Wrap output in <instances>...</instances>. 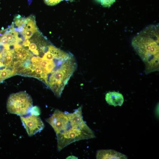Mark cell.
I'll return each instance as SVG.
<instances>
[{
  "instance_id": "cell-1",
  "label": "cell",
  "mask_w": 159,
  "mask_h": 159,
  "mask_svg": "<svg viewBox=\"0 0 159 159\" xmlns=\"http://www.w3.org/2000/svg\"><path fill=\"white\" fill-rule=\"evenodd\" d=\"M46 120L56 133L59 151L76 141L95 138L83 120L82 106L72 113L56 109Z\"/></svg>"
},
{
  "instance_id": "cell-2",
  "label": "cell",
  "mask_w": 159,
  "mask_h": 159,
  "mask_svg": "<svg viewBox=\"0 0 159 159\" xmlns=\"http://www.w3.org/2000/svg\"><path fill=\"white\" fill-rule=\"evenodd\" d=\"M159 44L158 24L148 26L132 40V46L144 62L147 74L159 70Z\"/></svg>"
},
{
  "instance_id": "cell-3",
  "label": "cell",
  "mask_w": 159,
  "mask_h": 159,
  "mask_svg": "<svg viewBox=\"0 0 159 159\" xmlns=\"http://www.w3.org/2000/svg\"><path fill=\"white\" fill-rule=\"evenodd\" d=\"M33 107L32 99L25 91L11 94L7 102L8 112L20 116L30 113Z\"/></svg>"
},
{
  "instance_id": "cell-4",
  "label": "cell",
  "mask_w": 159,
  "mask_h": 159,
  "mask_svg": "<svg viewBox=\"0 0 159 159\" xmlns=\"http://www.w3.org/2000/svg\"><path fill=\"white\" fill-rule=\"evenodd\" d=\"M38 115L31 113L20 116L23 125L29 136L40 132L44 127V123Z\"/></svg>"
},
{
  "instance_id": "cell-5",
  "label": "cell",
  "mask_w": 159,
  "mask_h": 159,
  "mask_svg": "<svg viewBox=\"0 0 159 159\" xmlns=\"http://www.w3.org/2000/svg\"><path fill=\"white\" fill-rule=\"evenodd\" d=\"M38 30L34 15H30L26 18V21L23 27L21 33L25 39L31 38Z\"/></svg>"
},
{
  "instance_id": "cell-6",
  "label": "cell",
  "mask_w": 159,
  "mask_h": 159,
  "mask_svg": "<svg viewBox=\"0 0 159 159\" xmlns=\"http://www.w3.org/2000/svg\"><path fill=\"white\" fill-rule=\"evenodd\" d=\"M97 159H127V156L120 153L112 150H101L96 153Z\"/></svg>"
},
{
  "instance_id": "cell-7",
  "label": "cell",
  "mask_w": 159,
  "mask_h": 159,
  "mask_svg": "<svg viewBox=\"0 0 159 159\" xmlns=\"http://www.w3.org/2000/svg\"><path fill=\"white\" fill-rule=\"evenodd\" d=\"M105 99L108 104L115 107L121 106L124 101L123 95L115 91L107 92L105 95Z\"/></svg>"
},
{
  "instance_id": "cell-8",
  "label": "cell",
  "mask_w": 159,
  "mask_h": 159,
  "mask_svg": "<svg viewBox=\"0 0 159 159\" xmlns=\"http://www.w3.org/2000/svg\"><path fill=\"white\" fill-rule=\"evenodd\" d=\"M13 22L14 26L16 27L23 26L26 21V18L24 17L18 15L14 18Z\"/></svg>"
},
{
  "instance_id": "cell-9",
  "label": "cell",
  "mask_w": 159,
  "mask_h": 159,
  "mask_svg": "<svg viewBox=\"0 0 159 159\" xmlns=\"http://www.w3.org/2000/svg\"><path fill=\"white\" fill-rule=\"evenodd\" d=\"M115 1V0H102L101 4L105 7H109Z\"/></svg>"
},
{
  "instance_id": "cell-10",
  "label": "cell",
  "mask_w": 159,
  "mask_h": 159,
  "mask_svg": "<svg viewBox=\"0 0 159 159\" xmlns=\"http://www.w3.org/2000/svg\"><path fill=\"white\" fill-rule=\"evenodd\" d=\"M63 0H44V3L49 6L55 5Z\"/></svg>"
},
{
  "instance_id": "cell-11",
  "label": "cell",
  "mask_w": 159,
  "mask_h": 159,
  "mask_svg": "<svg viewBox=\"0 0 159 159\" xmlns=\"http://www.w3.org/2000/svg\"><path fill=\"white\" fill-rule=\"evenodd\" d=\"M66 159H78V158L74 155H70L67 157Z\"/></svg>"
},
{
  "instance_id": "cell-12",
  "label": "cell",
  "mask_w": 159,
  "mask_h": 159,
  "mask_svg": "<svg viewBox=\"0 0 159 159\" xmlns=\"http://www.w3.org/2000/svg\"><path fill=\"white\" fill-rule=\"evenodd\" d=\"M66 0L68 1H73L74 0Z\"/></svg>"
}]
</instances>
